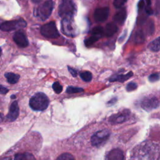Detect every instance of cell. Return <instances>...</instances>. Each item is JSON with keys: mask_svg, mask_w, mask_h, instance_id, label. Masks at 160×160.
<instances>
[{"mask_svg": "<svg viewBox=\"0 0 160 160\" xmlns=\"http://www.w3.org/2000/svg\"><path fill=\"white\" fill-rule=\"evenodd\" d=\"M158 154V144L151 141L144 142L134 149L131 160H154Z\"/></svg>", "mask_w": 160, "mask_h": 160, "instance_id": "obj_1", "label": "cell"}, {"mask_svg": "<svg viewBox=\"0 0 160 160\" xmlns=\"http://www.w3.org/2000/svg\"><path fill=\"white\" fill-rule=\"evenodd\" d=\"M49 104L48 96L43 92H38L31 97L29 106L34 111H43L47 109Z\"/></svg>", "mask_w": 160, "mask_h": 160, "instance_id": "obj_2", "label": "cell"}, {"mask_svg": "<svg viewBox=\"0 0 160 160\" xmlns=\"http://www.w3.org/2000/svg\"><path fill=\"white\" fill-rule=\"evenodd\" d=\"M76 12V6L72 0H61L59 6L58 13L62 18H72Z\"/></svg>", "mask_w": 160, "mask_h": 160, "instance_id": "obj_3", "label": "cell"}, {"mask_svg": "<svg viewBox=\"0 0 160 160\" xmlns=\"http://www.w3.org/2000/svg\"><path fill=\"white\" fill-rule=\"evenodd\" d=\"M111 132L108 129L99 130L92 134L91 138V145L99 148L103 145L110 136Z\"/></svg>", "mask_w": 160, "mask_h": 160, "instance_id": "obj_4", "label": "cell"}, {"mask_svg": "<svg viewBox=\"0 0 160 160\" xmlns=\"http://www.w3.org/2000/svg\"><path fill=\"white\" fill-rule=\"evenodd\" d=\"M54 8V2L52 0H48L41 4L37 9V14L42 21L46 20L51 14Z\"/></svg>", "mask_w": 160, "mask_h": 160, "instance_id": "obj_5", "label": "cell"}, {"mask_svg": "<svg viewBox=\"0 0 160 160\" xmlns=\"http://www.w3.org/2000/svg\"><path fill=\"white\" fill-rule=\"evenodd\" d=\"M41 34L47 38H56L59 36V31L54 21H51L42 26Z\"/></svg>", "mask_w": 160, "mask_h": 160, "instance_id": "obj_6", "label": "cell"}, {"mask_svg": "<svg viewBox=\"0 0 160 160\" xmlns=\"http://www.w3.org/2000/svg\"><path fill=\"white\" fill-rule=\"evenodd\" d=\"M26 26V22L22 19L12 21H4L0 24V29L2 31H11L19 28H24Z\"/></svg>", "mask_w": 160, "mask_h": 160, "instance_id": "obj_7", "label": "cell"}, {"mask_svg": "<svg viewBox=\"0 0 160 160\" xmlns=\"http://www.w3.org/2000/svg\"><path fill=\"white\" fill-rule=\"evenodd\" d=\"M109 9L108 7L96 8L94 14L95 21L97 22H102L105 21L109 16Z\"/></svg>", "mask_w": 160, "mask_h": 160, "instance_id": "obj_8", "label": "cell"}, {"mask_svg": "<svg viewBox=\"0 0 160 160\" xmlns=\"http://www.w3.org/2000/svg\"><path fill=\"white\" fill-rule=\"evenodd\" d=\"M12 38L15 43L20 48H26L29 44L26 36L25 35L24 32L21 30L16 31L14 34Z\"/></svg>", "mask_w": 160, "mask_h": 160, "instance_id": "obj_9", "label": "cell"}, {"mask_svg": "<svg viewBox=\"0 0 160 160\" xmlns=\"http://www.w3.org/2000/svg\"><path fill=\"white\" fill-rule=\"evenodd\" d=\"M141 106L148 111L156 109L159 106V101L156 97L146 98L142 101Z\"/></svg>", "mask_w": 160, "mask_h": 160, "instance_id": "obj_10", "label": "cell"}, {"mask_svg": "<svg viewBox=\"0 0 160 160\" xmlns=\"http://www.w3.org/2000/svg\"><path fill=\"white\" fill-rule=\"evenodd\" d=\"M19 113V106L18 103L17 101H14L12 102L9 112L7 115V119L9 121H13L17 119L18 117Z\"/></svg>", "mask_w": 160, "mask_h": 160, "instance_id": "obj_11", "label": "cell"}, {"mask_svg": "<svg viewBox=\"0 0 160 160\" xmlns=\"http://www.w3.org/2000/svg\"><path fill=\"white\" fill-rule=\"evenodd\" d=\"M62 30L64 34H66L68 36H72V33L74 32V28L72 26L71 18H63L62 21Z\"/></svg>", "mask_w": 160, "mask_h": 160, "instance_id": "obj_12", "label": "cell"}, {"mask_svg": "<svg viewBox=\"0 0 160 160\" xmlns=\"http://www.w3.org/2000/svg\"><path fill=\"white\" fill-rule=\"evenodd\" d=\"M106 160H124V154L121 150L114 149L108 152Z\"/></svg>", "mask_w": 160, "mask_h": 160, "instance_id": "obj_13", "label": "cell"}, {"mask_svg": "<svg viewBox=\"0 0 160 160\" xmlns=\"http://www.w3.org/2000/svg\"><path fill=\"white\" fill-rule=\"evenodd\" d=\"M126 17H127V12H126V9L125 8H121L119 11L117 12L116 14H114V16H113V20L122 25L124 24V21L126 19Z\"/></svg>", "mask_w": 160, "mask_h": 160, "instance_id": "obj_14", "label": "cell"}, {"mask_svg": "<svg viewBox=\"0 0 160 160\" xmlns=\"http://www.w3.org/2000/svg\"><path fill=\"white\" fill-rule=\"evenodd\" d=\"M133 75V72L132 71L128 72L126 74H119V75H114L110 78L109 81L110 82H123L128 79H129Z\"/></svg>", "mask_w": 160, "mask_h": 160, "instance_id": "obj_15", "label": "cell"}, {"mask_svg": "<svg viewBox=\"0 0 160 160\" xmlns=\"http://www.w3.org/2000/svg\"><path fill=\"white\" fill-rule=\"evenodd\" d=\"M118 31V27L114 22L108 23L105 27V35L106 37H111L113 36Z\"/></svg>", "mask_w": 160, "mask_h": 160, "instance_id": "obj_16", "label": "cell"}, {"mask_svg": "<svg viewBox=\"0 0 160 160\" xmlns=\"http://www.w3.org/2000/svg\"><path fill=\"white\" fill-rule=\"evenodd\" d=\"M14 160H36L35 157L31 153L26 152L18 153L14 156Z\"/></svg>", "mask_w": 160, "mask_h": 160, "instance_id": "obj_17", "label": "cell"}, {"mask_svg": "<svg viewBox=\"0 0 160 160\" xmlns=\"http://www.w3.org/2000/svg\"><path fill=\"white\" fill-rule=\"evenodd\" d=\"M4 76L9 84H16L19 79L20 76L13 72H6Z\"/></svg>", "mask_w": 160, "mask_h": 160, "instance_id": "obj_18", "label": "cell"}, {"mask_svg": "<svg viewBox=\"0 0 160 160\" xmlns=\"http://www.w3.org/2000/svg\"><path fill=\"white\" fill-rule=\"evenodd\" d=\"M148 48L153 52H158L160 49V38L158 37L156 39L151 42L148 45Z\"/></svg>", "mask_w": 160, "mask_h": 160, "instance_id": "obj_19", "label": "cell"}, {"mask_svg": "<svg viewBox=\"0 0 160 160\" xmlns=\"http://www.w3.org/2000/svg\"><path fill=\"white\" fill-rule=\"evenodd\" d=\"M91 36H94L96 38H97L98 39H100L101 38V36H102L103 34V29L101 26H98L94 27L91 31Z\"/></svg>", "mask_w": 160, "mask_h": 160, "instance_id": "obj_20", "label": "cell"}, {"mask_svg": "<svg viewBox=\"0 0 160 160\" xmlns=\"http://www.w3.org/2000/svg\"><path fill=\"white\" fill-rule=\"evenodd\" d=\"M128 115L125 113H121V114H118L112 118L111 121L114 122V123H121L126 121V117Z\"/></svg>", "mask_w": 160, "mask_h": 160, "instance_id": "obj_21", "label": "cell"}, {"mask_svg": "<svg viewBox=\"0 0 160 160\" xmlns=\"http://www.w3.org/2000/svg\"><path fill=\"white\" fill-rule=\"evenodd\" d=\"M134 41L137 43H142L144 41V34L141 30H138L136 32Z\"/></svg>", "mask_w": 160, "mask_h": 160, "instance_id": "obj_22", "label": "cell"}, {"mask_svg": "<svg viewBox=\"0 0 160 160\" xmlns=\"http://www.w3.org/2000/svg\"><path fill=\"white\" fill-rule=\"evenodd\" d=\"M80 77L85 82H89L92 79V74L91 72L85 71H82L80 73Z\"/></svg>", "mask_w": 160, "mask_h": 160, "instance_id": "obj_23", "label": "cell"}, {"mask_svg": "<svg viewBox=\"0 0 160 160\" xmlns=\"http://www.w3.org/2000/svg\"><path fill=\"white\" fill-rule=\"evenodd\" d=\"M56 160H75V158L70 153L65 152L59 156Z\"/></svg>", "mask_w": 160, "mask_h": 160, "instance_id": "obj_24", "label": "cell"}, {"mask_svg": "<svg viewBox=\"0 0 160 160\" xmlns=\"http://www.w3.org/2000/svg\"><path fill=\"white\" fill-rule=\"evenodd\" d=\"M98 40H99V39H98L97 38L91 36L90 37H89L88 38H87L84 40V44L86 46H92L94 42H96Z\"/></svg>", "mask_w": 160, "mask_h": 160, "instance_id": "obj_25", "label": "cell"}, {"mask_svg": "<svg viewBox=\"0 0 160 160\" xmlns=\"http://www.w3.org/2000/svg\"><path fill=\"white\" fill-rule=\"evenodd\" d=\"M83 91V89L81 88H78V87H74V86H68L66 89V92L69 94H72V93H77Z\"/></svg>", "mask_w": 160, "mask_h": 160, "instance_id": "obj_26", "label": "cell"}, {"mask_svg": "<svg viewBox=\"0 0 160 160\" xmlns=\"http://www.w3.org/2000/svg\"><path fill=\"white\" fill-rule=\"evenodd\" d=\"M52 89L56 93L59 94L62 91V86L58 82H54L52 84Z\"/></svg>", "mask_w": 160, "mask_h": 160, "instance_id": "obj_27", "label": "cell"}, {"mask_svg": "<svg viewBox=\"0 0 160 160\" xmlns=\"http://www.w3.org/2000/svg\"><path fill=\"white\" fill-rule=\"evenodd\" d=\"M127 1L128 0H114L113 4L115 8H120L127 2Z\"/></svg>", "mask_w": 160, "mask_h": 160, "instance_id": "obj_28", "label": "cell"}, {"mask_svg": "<svg viewBox=\"0 0 160 160\" xmlns=\"http://www.w3.org/2000/svg\"><path fill=\"white\" fill-rule=\"evenodd\" d=\"M149 81L151 82H156V81H158L159 79V72H157V73H154V74H151L149 76Z\"/></svg>", "mask_w": 160, "mask_h": 160, "instance_id": "obj_29", "label": "cell"}, {"mask_svg": "<svg viewBox=\"0 0 160 160\" xmlns=\"http://www.w3.org/2000/svg\"><path fill=\"white\" fill-rule=\"evenodd\" d=\"M138 87V85L136 82H131L129 83L128 84V85L126 86V90L128 91H134V89H136Z\"/></svg>", "mask_w": 160, "mask_h": 160, "instance_id": "obj_30", "label": "cell"}, {"mask_svg": "<svg viewBox=\"0 0 160 160\" xmlns=\"http://www.w3.org/2000/svg\"><path fill=\"white\" fill-rule=\"evenodd\" d=\"M9 91V89L0 84V94H5Z\"/></svg>", "mask_w": 160, "mask_h": 160, "instance_id": "obj_31", "label": "cell"}, {"mask_svg": "<svg viewBox=\"0 0 160 160\" xmlns=\"http://www.w3.org/2000/svg\"><path fill=\"white\" fill-rule=\"evenodd\" d=\"M68 71H69V72L71 74V75L72 76H74V77L77 76V71L75 69H73L69 66H68Z\"/></svg>", "mask_w": 160, "mask_h": 160, "instance_id": "obj_32", "label": "cell"}, {"mask_svg": "<svg viewBox=\"0 0 160 160\" xmlns=\"http://www.w3.org/2000/svg\"><path fill=\"white\" fill-rule=\"evenodd\" d=\"M148 32L149 34H152L154 30V24L153 22H150L149 23V26H148Z\"/></svg>", "mask_w": 160, "mask_h": 160, "instance_id": "obj_33", "label": "cell"}, {"mask_svg": "<svg viewBox=\"0 0 160 160\" xmlns=\"http://www.w3.org/2000/svg\"><path fill=\"white\" fill-rule=\"evenodd\" d=\"M144 0H140L139 1V3H138V10L139 11H141L144 7Z\"/></svg>", "mask_w": 160, "mask_h": 160, "instance_id": "obj_34", "label": "cell"}, {"mask_svg": "<svg viewBox=\"0 0 160 160\" xmlns=\"http://www.w3.org/2000/svg\"><path fill=\"white\" fill-rule=\"evenodd\" d=\"M145 2H146V4L148 6H151V0H145Z\"/></svg>", "mask_w": 160, "mask_h": 160, "instance_id": "obj_35", "label": "cell"}, {"mask_svg": "<svg viewBox=\"0 0 160 160\" xmlns=\"http://www.w3.org/2000/svg\"><path fill=\"white\" fill-rule=\"evenodd\" d=\"M31 1L34 3H39L42 1V0H31Z\"/></svg>", "mask_w": 160, "mask_h": 160, "instance_id": "obj_36", "label": "cell"}, {"mask_svg": "<svg viewBox=\"0 0 160 160\" xmlns=\"http://www.w3.org/2000/svg\"><path fill=\"white\" fill-rule=\"evenodd\" d=\"M3 119V114L0 113V121H2Z\"/></svg>", "mask_w": 160, "mask_h": 160, "instance_id": "obj_37", "label": "cell"}, {"mask_svg": "<svg viewBox=\"0 0 160 160\" xmlns=\"http://www.w3.org/2000/svg\"><path fill=\"white\" fill-rule=\"evenodd\" d=\"M1 52H2V50H1V48H0V56H1Z\"/></svg>", "mask_w": 160, "mask_h": 160, "instance_id": "obj_38", "label": "cell"}, {"mask_svg": "<svg viewBox=\"0 0 160 160\" xmlns=\"http://www.w3.org/2000/svg\"><path fill=\"white\" fill-rule=\"evenodd\" d=\"M11 98H15V96H14V95H13V96H11Z\"/></svg>", "mask_w": 160, "mask_h": 160, "instance_id": "obj_39", "label": "cell"}]
</instances>
